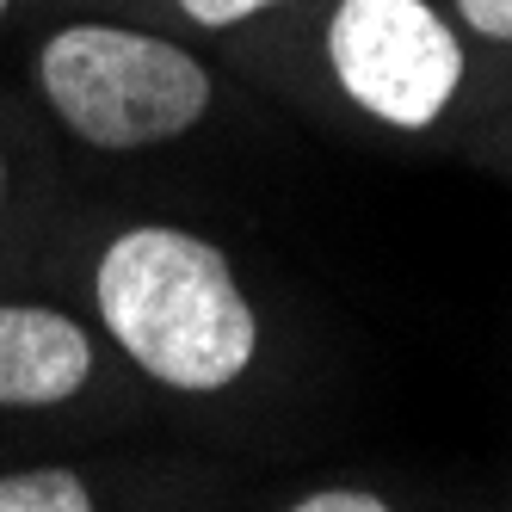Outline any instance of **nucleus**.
Returning <instances> with one entry per match:
<instances>
[{"label":"nucleus","instance_id":"f257e3e1","mask_svg":"<svg viewBox=\"0 0 512 512\" xmlns=\"http://www.w3.org/2000/svg\"><path fill=\"white\" fill-rule=\"evenodd\" d=\"M87 297L105 346L142 383L186 401H223L266 364V315L223 241L142 216L99 241Z\"/></svg>","mask_w":512,"mask_h":512},{"label":"nucleus","instance_id":"9d476101","mask_svg":"<svg viewBox=\"0 0 512 512\" xmlns=\"http://www.w3.org/2000/svg\"><path fill=\"white\" fill-rule=\"evenodd\" d=\"M13 7H19V0H0V19H7V13H13Z\"/></svg>","mask_w":512,"mask_h":512},{"label":"nucleus","instance_id":"1a4fd4ad","mask_svg":"<svg viewBox=\"0 0 512 512\" xmlns=\"http://www.w3.org/2000/svg\"><path fill=\"white\" fill-rule=\"evenodd\" d=\"M500 155H512V130H506V136H500Z\"/></svg>","mask_w":512,"mask_h":512},{"label":"nucleus","instance_id":"f03ea898","mask_svg":"<svg viewBox=\"0 0 512 512\" xmlns=\"http://www.w3.org/2000/svg\"><path fill=\"white\" fill-rule=\"evenodd\" d=\"M315 87L389 142L500 118V93L445 0H303Z\"/></svg>","mask_w":512,"mask_h":512},{"label":"nucleus","instance_id":"0eeeda50","mask_svg":"<svg viewBox=\"0 0 512 512\" xmlns=\"http://www.w3.org/2000/svg\"><path fill=\"white\" fill-rule=\"evenodd\" d=\"M278 506L284 512H395L401 500L383 488H364V482H315V488L284 494Z\"/></svg>","mask_w":512,"mask_h":512},{"label":"nucleus","instance_id":"423d86ee","mask_svg":"<svg viewBox=\"0 0 512 512\" xmlns=\"http://www.w3.org/2000/svg\"><path fill=\"white\" fill-rule=\"evenodd\" d=\"M303 0H149V13L179 38H247L272 19H290Z\"/></svg>","mask_w":512,"mask_h":512},{"label":"nucleus","instance_id":"6e6552de","mask_svg":"<svg viewBox=\"0 0 512 512\" xmlns=\"http://www.w3.org/2000/svg\"><path fill=\"white\" fill-rule=\"evenodd\" d=\"M7 192H13V161H7V149H0V210H7Z\"/></svg>","mask_w":512,"mask_h":512},{"label":"nucleus","instance_id":"7ed1b4c3","mask_svg":"<svg viewBox=\"0 0 512 512\" xmlns=\"http://www.w3.org/2000/svg\"><path fill=\"white\" fill-rule=\"evenodd\" d=\"M31 87L68 142L149 155L186 142L223 105V75L192 38L136 19H62L31 50Z\"/></svg>","mask_w":512,"mask_h":512},{"label":"nucleus","instance_id":"20e7f679","mask_svg":"<svg viewBox=\"0 0 512 512\" xmlns=\"http://www.w3.org/2000/svg\"><path fill=\"white\" fill-rule=\"evenodd\" d=\"M99 377V334L56 303H0V414H50Z\"/></svg>","mask_w":512,"mask_h":512},{"label":"nucleus","instance_id":"39448f33","mask_svg":"<svg viewBox=\"0 0 512 512\" xmlns=\"http://www.w3.org/2000/svg\"><path fill=\"white\" fill-rule=\"evenodd\" d=\"M93 506H112V500L75 463L0 469V512H93Z\"/></svg>","mask_w":512,"mask_h":512}]
</instances>
